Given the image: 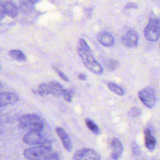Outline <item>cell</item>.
<instances>
[{
  "instance_id": "obj_1",
  "label": "cell",
  "mask_w": 160,
  "mask_h": 160,
  "mask_svg": "<svg viewBox=\"0 0 160 160\" xmlns=\"http://www.w3.org/2000/svg\"><path fill=\"white\" fill-rule=\"evenodd\" d=\"M18 126L20 129L28 132H41L44 129L43 121L36 114H26L22 116L19 120Z\"/></svg>"
},
{
  "instance_id": "obj_2",
  "label": "cell",
  "mask_w": 160,
  "mask_h": 160,
  "mask_svg": "<svg viewBox=\"0 0 160 160\" xmlns=\"http://www.w3.org/2000/svg\"><path fill=\"white\" fill-rule=\"evenodd\" d=\"M54 153L50 145H39L26 149L23 154L29 160H44Z\"/></svg>"
},
{
  "instance_id": "obj_3",
  "label": "cell",
  "mask_w": 160,
  "mask_h": 160,
  "mask_svg": "<svg viewBox=\"0 0 160 160\" xmlns=\"http://www.w3.org/2000/svg\"><path fill=\"white\" fill-rule=\"evenodd\" d=\"M77 52L85 66L91 72L99 75L103 72L102 66L94 58L91 49L85 50L80 47H78L77 48Z\"/></svg>"
},
{
  "instance_id": "obj_4",
  "label": "cell",
  "mask_w": 160,
  "mask_h": 160,
  "mask_svg": "<svg viewBox=\"0 0 160 160\" xmlns=\"http://www.w3.org/2000/svg\"><path fill=\"white\" fill-rule=\"evenodd\" d=\"M144 34L148 41H157L160 38V18H151L144 28Z\"/></svg>"
},
{
  "instance_id": "obj_5",
  "label": "cell",
  "mask_w": 160,
  "mask_h": 160,
  "mask_svg": "<svg viewBox=\"0 0 160 160\" xmlns=\"http://www.w3.org/2000/svg\"><path fill=\"white\" fill-rule=\"evenodd\" d=\"M23 141L29 145H50V141L39 131L28 132L24 135Z\"/></svg>"
},
{
  "instance_id": "obj_6",
  "label": "cell",
  "mask_w": 160,
  "mask_h": 160,
  "mask_svg": "<svg viewBox=\"0 0 160 160\" xmlns=\"http://www.w3.org/2000/svg\"><path fill=\"white\" fill-rule=\"evenodd\" d=\"M138 97L141 102L148 108H152L156 101L154 90L149 86L146 87L138 92Z\"/></svg>"
},
{
  "instance_id": "obj_7",
  "label": "cell",
  "mask_w": 160,
  "mask_h": 160,
  "mask_svg": "<svg viewBox=\"0 0 160 160\" xmlns=\"http://www.w3.org/2000/svg\"><path fill=\"white\" fill-rule=\"evenodd\" d=\"M73 160H101L99 154L94 149L84 148L75 152Z\"/></svg>"
},
{
  "instance_id": "obj_8",
  "label": "cell",
  "mask_w": 160,
  "mask_h": 160,
  "mask_svg": "<svg viewBox=\"0 0 160 160\" xmlns=\"http://www.w3.org/2000/svg\"><path fill=\"white\" fill-rule=\"evenodd\" d=\"M138 39L139 35L138 32L135 30L130 29L122 36L121 42L124 46L132 48L138 46Z\"/></svg>"
},
{
  "instance_id": "obj_9",
  "label": "cell",
  "mask_w": 160,
  "mask_h": 160,
  "mask_svg": "<svg viewBox=\"0 0 160 160\" xmlns=\"http://www.w3.org/2000/svg\"><path fill=\"white\" fill-rule=\"evenodd\" d=\"M56 132L60 138L62 144L65 148V149L69 152H70L72 150V144L71 139L68 135V134L65 131L64 129H62L61 127H58L56 128Z\"/></svg>"
},
{
  "instance_id": "obj_10",
  "label": "cell",
  "mask_w": 160,
  "mask_h": 160,
  "mask_svg": "<svg viewBox=\"0 0 160 160\" xmlns=\"http://www.w3.org/2000/svg\"><path fill=\"white\" fill-rule=\"evenodd\" d=\"M18 96L14 93L9 92L0 93V107L14 104L18 102Z\"/></svg>"
},
{
  "instance_id": "obj_11",
  "label": "cell",
  "mask_w": 160,
  "mask_h": 160,
  "mask_svg": "<svg viewBox=\"0 0 160 160\" xmlns=\"http://www.w3.org/2000/svg\"><path fill=\"white\" fill-rule=\"evenodd\" d=\"M111 158L114 160H118L122 153L123 146L120 141L116 138L112 139V140L111 141Z\"/></svg>"
},
{
  "instance_id": "obj_12",
  "label": "cell",
  "mask_w": 160,
  "mask_h": 160,
  "mask_svg": "<svg viewBox=\"0 0 160 160\" xmlns=\"http://www.w3.org/2000/svg\"><path fill=\"white\" fill-rule=\"evenodd\" d=\"M98 41L104 46H112L114 43L113 36L109 32L103 31L100 32L97 36Z\"/></svg>"
},
{
  "instance_id": "obj_13",
  "label": "cell",
  "mask_w": 160,
  "mask_h": 160,
  "mask_svg": "<svg viewBox=\"0 0 160 160\" xmlns=\"http://www.w3.org/2000/svg\"><path fill=\"white\" fill-rule=\"evenodd\" d=\"M2 2L4 7L6 15H8L11 18H16L19 13V9L16 4L9 1H3Z\"/></svg>"
},
{
  "instance_id": "obj_14",
  "label": "cell",
  "mask_w": 160,
  "mask_h": 160,
  "mask_svg": "<svg viewBox=\"0 0 160 160\" xmlns=\"http://www.w3.org/2000/svg\"><path fill=\"white\" fill-rule=\"evenodd\" d=\"M38 1H21L19 2V10L23 14H29L32 12L34 8L35 3L38 2Z\"/></svg>"
},
{
  "instance_id": "obj_15",
  "label": "cell",
  "mask_w": 160,
  "mask_h": 160,
  "mask_svg": "<svg viewBox=\"0 0 160 160\" xmlns=\"http://www.w3.org/2000/svg\"><path fill=\"white\" fill-rule=\"evenodd\" d=\"M144 134L145 145L146 148L151 151L154 150L156 144V140L155 138L151 134L150 130L148 129H146L144 130Z\"/></svg>"
},
{
  "instance_id": "obj_16",
  "label": "cell",
  "mask_w": 160,
  "mask_h": 160,
  "mask_svg": "<svg viewBox=\"0 0 160 160\" xmlns=\"http://www.w3.org/2000/svg\"><path fill=\"white\" fill-rule=\"evenodd\" d=\"M48 86L49 88L50 94L56 97H59L62 95V93L64 89L62 86L61 84H59L58 82L52 81L48 83Z\"/></svg>"
},
{
  "instance_id": "obj_17",
  "label": "cell",
  "mask_w": 160,
  "mask_h": 160,
  "mask_svg": "<svg viewBox=\"0 0 160 160\" xmlns=\"http://www.w3.org/2000/svg\"><path fill=\"white\" fill-rule=\"evenodd\" d=\"M9 55L11 58L20 61H24L26 60V55L19 49H12L9 52Z\"/></svg>"
},
{
  "instance_id": "obj_18",
  "label": "cell",
  "mask_w": 160,
  "mask_h": 160,
  "mask_svg": "<svg viewBox=\"0 0 160 160\" xmlns=\"http://www.w3.org/2000/svg\"><path fill=\"white\" fill-rule=\"evenodd\" d=\"M104 67L109 71H114L119 67V62L115 59H107L103 61Z\"/></svg>"
},
{
  "instance_id": "obj_19",
  "label": "cell",
  "mask_w": 160,
  "mask_h": 160,
  "mask_svg": "<svg viewBox=\"0 0 160 160\" xmlns=\"http://www.w3.org/2000/svg\"><path fill=\"white\" fill-rule=\"evenodd\" d=\"M85 122L89 129L95 134H99V129L98 125L91 119L87 118L85 119Z\"/></svg>"
},
{
  "instance_id": "obj_20",
  "label": "cell",
  "mask_w": 160,
  "mask_h": 160,
  "mask_svg": "<svg viewBox=\"0 0 160 160\" xmlns=\"http://www.w3.org/2000/svg\"><path fill=\"white\" fill-rule=\"evenodd\" d=\"M108 87L111 91H112L113 92H114L115 94H116L118 95L123 96L124 94V90L119 86L117 85L116 84H115L114 82H108Z\"/></svg>"
},
{
  "instance_id": "obj_21",
  "label": "cell",
  "mask_w": 160,
  "mask_h": 160,
  "mask_svg": "<svg viewBox=\"0 0 160 160\" xmlns=\"http://www.w3.org/2000/svg\"><path fill=\"white\" fill-rule=\"evenodd\" d=\"M37 91H38V94L41 96L47 95V94H50V91H49V88L48 84H46V83H42V84H39Z\"/></svg>"
},
{
  "instance_id": "obj_22",
  "label": "cell",
  "mask_w": 160,
  "mask_h": 160,
  "mask_svg": "<svg viewBox=\"0 0 160 160\" xmlns=\"http://www.w3.org/2000/svg\"><path fill=\"white\" fill-rule=\"evenodd\" d=\"M141 112H142L141 109L138 107H133L129 111V114L131 116L135 117V118L139 116L141 114Z\"/></svg>"
},
{
  "instance_id": "obj_23",
  "label": "cell",
  "mask_w": 160,
  "mask_h": 160,
  "mask_svg": "<svg viewBox=\"0 0 160 160\" xmlns=\"http://www.w3.org/2000/svg\"><path fill=\"white\" fill-rule=\"evenodd\" d=\"M62 96L66 101L71 102L72 98V94L70 90L64 89L62 93Z\"/></svg>"
},
{
  "instance_id": "obj_24",
  "label": "cell",
  "mask_w": 160,
  "mask_h": 160,
  "mask_svg": "<svg viewBox=\"0 0 160 160\" xmlns=\"http://www.w3.org/2000/svg\"><path fill=\"white\" fill-rule=\"evenodd\" d=\"M52 68H53V69H54V70L57 72V74L59 76V77L62 79V80H64V81H69V79H68V78L60 70V69H59L58 68H57L56 67H54V66H52Z\"/></svg>"
},
{
  "instance_id": "obj_25",
  "label": "cell",
  "mask_w": 160,
  "mask_h": 160,
  "mask_svg": "<svg viewBox=\"0 0 160 160\" xmlns=\"http://www.w3.org/2000/svg\"><path fill=\"white\" fill-rule=\"evenodd\" d=\"M5 16H6V13H5V9L3 5V2L0 1V19L4 18Z\"/></svg>"
},
{
  "instance_id": "obj_26",
  "label": "cell",
  "mask_w": 160,
  "mask_h": 160,
  "mask_svg": "<svg viewBox=\"0 0 160 160\" xmlns=\"http://www.w3.org/2000/svg\"><path fill=\"white\" fill-rule=\"evenodd\" d=\"M138 8V5L134 3V2H130L129 3H128L126 6H125V9H136Z\"/></svg>"
},
{
  "instance_id": "obj_27",
  "label": "cell",
  "mask_w": 160,
  "mask_h": 160,
  "mask_svg": "<svg viewBox=\"0 0 160 160\" xmlns=\"http://www.w3.org/2000/svg\"><path fill=\"white\" fill-rule=\"evenodd\" d=\"M44 160H59V157H58V154L54 152L52 156H51V157H49Z\"/></svg>"
},
{
  "instance_id": "obj_28",
  "label": "cell",
  "mask_w": 160,
  "mask_h": 160,
  "mask_svg": "<svg viewBox=\"0 0 160 160\" xmlns=\"http://www.w3.org/2000/svg\"><path fill=\"white\" fill-rule=\"evenodd\" d=\"M78 78H79L80 79H81V80H86V78H87V76H86V75L84 74H79L78 75Z\"/></svg>"
},
{
  "instance_id": "obj_29",
  "label": "cell",
  "mask_w": 160,
  "mask_h": 160,
  "mask_svg": "<svg viewBox=\"0 0 160 160\" xmlns=\"http://www.w3.org/2000/svg\"><path fill=\"white\" fill-rule=\"evenodd\" d=\"M2 88V84L0 83V89Z\"/></svg>"
},
{
  "instance_id": "obj_30",
  "label": "cell",
  "mask_w": 160,
  "mask_h": 160,
  "mask_svg": "<svg viewBox=\"0 0 160 160\" xmlns=\"http://www.w3.org/2000/svg\"><path fill=\"white\" fill-rule=\"evenodd\" d=\"M0 68H1V67H0Z\"/></svg>"
}]
</instances>
